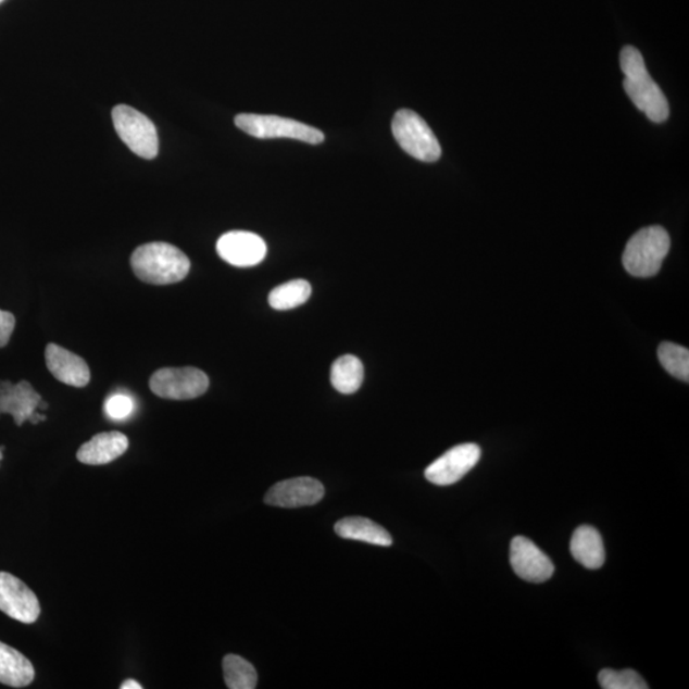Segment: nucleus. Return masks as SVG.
<instances>
[{
    "instance_id": "bb28decb",
    "label": "nucleus",
    "mask_w": 689,
    "mask_h": 689,
    "mask_svg": "<svg viewBox=\"0 0 689 689\" xmlns=\"http://www.w3.org/2000/svg\"><path fill=\"white\" fill-rule=\"evenodd\" d=\"M3 450H4V447H0V463H2V460H3Z\"/></svg>"
},
{
    "instance_id": "39448f33",
    "label": "nucleus",
    "mask_w": 689,
    "mask_h": 689,
    "mask_svg": "<svg viewBox=\"0 0 689 689\" xmlns=\"http://www.w3.org/2000/svg\"><path fill=\"white\" fill-rule=\"evenodd\" d=\"M236 126L247 135L261 138H290L311 145L325 141V135L306 124L276 115L239 114Z\"/></svg>"
},
{
    "instance_id": "4468645a",
    "label": "nucleus",
    "mask_w": 689,
    "mask_h": 689,
    "mask_svg": "<svg viewBox=\"0 0 689 689\" xmlns=\"http://www.w3.org/2000/svg\"><path fill=\"white\" fill-rule=\"evenodd\" d=\"M46 362L49 372L60 383L83 388L90 384L91 372L83 358L57 343H49L46 349Z\"/></svg>"
},
{
    "instance_id": "aec40b11",
    "label": "nucleus",
    "mask_w": 689,
    "mask_h": 689,
    "mask_svg": "<svg viewBox=\"0 0 689 689\" xmlns=\"http://www.w3.org/2000/svg\"><path fill=\"white\" fill-rule=\"evenodd\" d=\"M312 286L305 280H291L278 285L270 292L268 303L276 311H289L303 305L311 298Z\"/></svg>"
},
{
    "instance_id": "423d86ee",
    "label": "nucleus",
    "mask_w": 689,
    "mask_h": 689,
    "mask_svg": "<svg viewBox=\"0 0 689 689\" xmlns=\"http://www.w3.org/2000/svg\"><path fill=\"white\" fill-rule=\"evenodd\" d=\"M112 116L116 134L131 152L148 160L158 156V130L148 116L128 105L115 107Z\"/></svg>"
},
{
    "instance_id": "20e7f679",
    "label": "nucleus",
    "mask_w": 689,
    "mask_h": 689,
    "mask_svg": "<svg viewBox=\"0 0 689 689\" xmlns=\"http://www.w3.org/2000/svg\"><path fill=\"white\" fill-rule=\"evenodd\" d=\"M392 134L402 150L423 163H435L442 155L434 130L413 110L401 109L394 114Z\"/></svg>"
},
{
    "instance_id": "393cba45",
    "label": "nucleus",
    "mask_w": 689,
    "mask_h": 689,
    "mask_svg": "<svg viewBox=\"0 0 689 689\" xmlns=\"http://www.w3.org/2000/svg\"><path fill=\"white\" fill-rule=\"evenodd\" d=\"M16 327V317L11 312L0 310V348L7 347Z\"/></svg>"
},
{
    "instance_id": "a211bd4d",
    "label": "nucleus",
    "mask_w": 689,
    "mask_h": 689,
    "mask_svg": "<svg viewBox=\"0 0 689 689\" xmlns=\"http://www.w3.org/2000/svg\"><path fill=\"white\" fill-rule=\"evenodd\" d=\"M335 531L342 539L368 542L379 547L392 546L391 535L383 526L369 518L348 517L335 525Z\"/></svg>"
},
{
    "instance_id": "4be33fe9",
    "label": "nucleus",
    "mask_w": 689,
    "mask_h": 689,
    "mask_svg": "<svg viewBox=\"0 0 689 689\" xmlns=\"http://www.w3.org/2000/svg\"><path fill=\"white\" fill-rule=\"evenodd\" d=\"M657 356L663 368L671 376L689 383V351L677 343L663 342L657 349Z\"/></svg>"
},
{
    "instance_id": "1a4fd4ad",
    "label": "nucleus",
    "mask_w": 689,
    "mask_h": 689,
    "mask_svg": "<svg viewBox=\"0 0 689 689\" xmlns=\"http://www.w3.org/2000/svg\"><path fill=\"white\" fill-rule=\"evenodd\" d=\"M480 456L481 450L478 444H459L430 464L425 471V478L439 487L452 486L473 471Z\"/></svg>"
},
{
    "instance_id": "2eb2a0df",
    "label": "nucleus",
    "mask_w": 689,
    "mask_h": 689,
    "mask_svg": "<svg viewBox=\"0 0 689 689\" xmlns=\"http://www.w3.org/2000/svg\"><path fill=\"white\" fill-rule=\"evenodd\" d=\"M128 447L129 439L126 435L121 431H107L93 436L89 442L80 446L77 460L85 465H107L123 456Z\"/></svg>"
},
{
    "instance_id": "0eeeda50",
    "label": "nucleus",
    "mask_w": 689,
    "mask_h": 689,
    "mask_svg": "<svg viewBox=\"0 0 689 689\" xmlns=\"http://www.w3.org/2000/svg\"><path fill=\"white\" fill-rule=\"evenodd\" d=\"M209 386L206 373L193 366L159 369L150 379L151 391L166 400H193L206 393Z\"/></svg>"
},
{
    "instance_id": "5701e85b",
    "label": "nucleus",
    "mask_w": 689,
    "mask_h": 689,
    "mask_svg": "<svg viewBox=\"0 0 689 689\" xmlns=\"http://www.w3.org/2000/svg\"><path fill=\"white\" fill-rule=\"evenodd\" d=\"M599 685L604 689H648L647 681L632 669H604L599 673Z\"/></svg>"
},
{
    "instance_id": "cd10ccee",
    "label": "nucleus",
    "mask_w": 689,
    "mask_h": 689,
    "mask_svg": "<svg viewBox=\"0 0 689 689\" xmlns=\"http://www.w3.org/2000/svg\"><path fill=\"white\" fill-rule=\"evenodd\" d=\"M3 2H4V0H0V3H3Z\"/></svg>"
},
{
    "instance_id": "ddd939ff",
    "label": "nucleus",
    "mask_w": 689,
    "mask_h": 689,
    "mask_svg": "<svg viewBox=\"0 0 689 689\" xmlns=\"http://www.w3.org/2000/svg\"><path fill=\"white\" fill-rule=\"evenodd\" d=\"M41 401V396L27 380H21L17 385L0 380V415H12L17 425L32 422Z\"/></svg>"
},
{
    "instance_id": "6e6552de",
    "label": "nucleus",
    "mask_w": 689,
    "mask_h": 689,
    "mask_svg": "<svg viewBox=\"0 0 689 689\" xmlns=\"http://www.w3.org/2000/svg\"><path fill=\"white\" fill-rule=\"evenodd\" d=\"M0 611L25 625L39 619L41 607L38 597L18 577L0 572Z\"/></svg>"
},
{
    "instance_id": "6ab92c4d",
    "label": "nucleus",
    "mask_w": 689,
    "mask_h": 689,
    "mask_svg": "<svg viewBox=\"0 0 689 689\" xmlns=\"http://www.w3.org/2000/svg\"><path fill=\"white\" fill-rule=\"evenodd\" d=\"M364 379V366L354 355H343L334 363L331 384L342 394L355 393Z\"/></svg>"
},
{
    "instance_id": "9b49d317",
    "label": "nucleus",
    "mask_w": 689,
    "mask_h": 689,
    "mask_svg": "<svg viewBox=\"0 0 689 689\" xmlns=\"http://www.w3.org/2000/svg\"><path fill=\"white\" fill-rule=\"evenodd\" d=\"M217 253L236 267H253L266 259L265 240L254 233L229 231L217 240Z\"/></svg>"
},
{
    "instance_id": "412c9836",
    "label": "nucleus",
    "mask_w": 689,
    "mask_h": 689,
    "mask_svg": "<svg viewBox=\"0 0 689 689\" xmlns=\"http://www.w3.org/2000/svg\"><path fill=\"white\" fill-rule=\"evenodd\" d=\"M224 678L227 688L254 689L256 687V671L246 659L229 654L223 660Z\"/></svg>"
},
{
    "instance_id": "f8f14e48",
    "label": "nucleus",
    "mask_w": 689,
    "mask_h": 689,
    "mask_svg": "<svg viewBox=\"0 0 689 689\" xmlns=\"http://www.w3.org/2000/svg\"><path fill=\"white\" fill-rule=\"evenodd\" d=\"M325 497V487L317 479L295 478L277 483L268 490L265 502L274 508L299 509L317 504Z\"/></svg>"
},
{
    "instance_id": "b1692460",
    "label": "nucleus",
    "mask_w": 689,
    "mask_h": 689,
    "mask_svg": "<svg viewBox=\"0 0 689 689\" xmlns=\"http://www.w3.org/2000/svg\"><path fill=\"white\" fill-rule=\"evenodd\" d=\"M105 413L113 421H123L134 413L135 401L128 394L115 393L105 401Z\"/></svg>"
},
{
    "instance_id": "dca6fc26",
    "label": "nucleus",
    "mask_w": 689,
    "mask_h": 689,
    "mask_svg": "<svg viewBox=\"0 0 689 689\" xmlns=\"http://www.w3.org/2000/svg\"><path fill=\"white\" fill-rule=\"evenodd\" d=\"M571 554L588 569H599L604 566L605 549L603 538L592 526L578 527L571 539Z\"/></svg>"
},
{
    "instance_id": "f03ea898",
    "label": "nucleus",
    "mask_w": 689,
    "mask_h": 689,
    "mask_svg": "<svg viewBox=\"0 0 689 689\" xmlns=\"http://www.w3.org/2000/svg\"><path fill=\"white\" fill-rule=\"evenodd\" d=\"M130 266L139 280L146 284L172 285L185 280L190 261L179 248L153 241L136 249L130 256Z\"/></svg>"
},
{
    "instance_id": "f3484780",
    "label": "nucleus",
    "mask_w": 689,
    "mask_h": 689,
    "mask_svg": "<svg viewBox=\"0 0 689 689\" xmlns=\"http://www.w3.org/2000/svg\"><path fill=\"white\" fill-rule=\"evenodd\" d=\"M35 669L30 660L0 641V684L24 688L33 684Z\"/></svg>"
},
{
    "instance_id": "f257e3e1",
    "label": "nucleus",
    "mask_w": 689,
    "mask_h": 689,
    "mask_svg": "<svg viewBox=\"0 0 689 689\" xmlns=\"http://www.w3.org/2000/svg\"><path fill=\"white\" fill-rule=\"evenodd\" d=\"M621 70L625 75L623 87L637 109L654 123L669 118V104L644 64L639 49L626 47L621 51Z\"/></svg>"
},
{
    "instance_id": "a878e982",
    "label": "nucleus",
    "mask_w": 689,
    "mask_h": 689,
    "mask_svg": "<svg viewBox=\"0 0 689 689\" xmlns=\"http://www.w3.org/2000/svg\"><path fill=\"white\" fill-rule=\"evenodd\" d=\"M121 689H142V686L135 679H127L123 681Z\"/></svg>"
},
{
    "instance_id": "9d476101",
    "label": "nucleus",
    "mask_w": 689,
    "mask_h": 689,
    "mask_svg": "<svg viewBox=\"0 0 689 689\" xmlns=\"http://www.w3.org/2000/svg\"><path fill=\"white\" fill-rule=\"evenodd\" d=\"M510 561L515 574L527 582H546L554 574V564L535 542L516 537L511 542Z\"/></svg>"
},
{
    "instance_id": "7ed1b4c3",
    "label": "nucleus",
    "mask_w": 689,
    "mask_h": 689,
    "mask_svg": "<svg viewBox=\"0 0 689 689\" xmlns=\"http://www.w3.org/2000/svg\"><path fill=\"white\" fill-rule=\"evenodd\" d=\"M671 249V237L662 226L644 227L628 240L623 266L635 277L655 276Z\"/></svg>"
}]
</instances>
